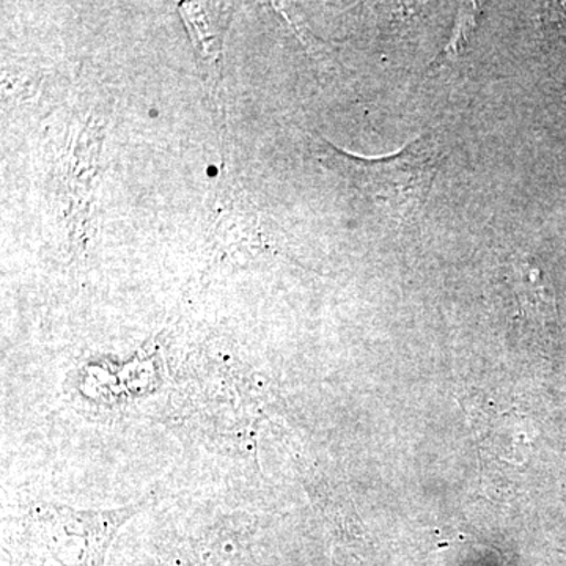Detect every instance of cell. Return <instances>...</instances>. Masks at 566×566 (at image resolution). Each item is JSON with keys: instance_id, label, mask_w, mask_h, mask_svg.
I'll list each match as a JSON object with an SVG mask.
<instances>
[{"instance_id": "6da1fadb", "label": "cell", "mask_w": 566, "mask_h": 566, "mask_svg": "<svg viewBox=\"0 0 566 566\" xmlns=\"http://www.w3.org/2000/svg\"><path fill=\"white\" fill-rule=\"evenodd\" d=\"M331 161L386 219L411 222L427 203L441 163V144L433 133L420 134L382 158H354L333 151Z\"/></svg>"}, {"instance_id": "7a4b0ae2", "label": "cell", "mask_w": 566, "mask_h": 566, "mask_svg": "<svg viewBox=\"0 0 566 566\" xmlns=\"http://www.w3.org/2000/svg\"><path fill=\"white\" fill-rule=\"evenodd\" d=\"M148 499L111 510H77L55 502H40L32 506L29 515L32 526L61 564L103 566L112 539L125 523L147 509Z\"/></svg>"}, {"instance_id": "3957f363", "label": "cell", "mask_w": 566, "mask_h": 566, "mask_svg": "<svg viewBox=\"0 0 566 566\" xmlns=\"http://www.w3.org/2000/svg\"><path fill=\"white\" fill-rule=\"evenodd\" d=\"M472 3L469 9L461 11L460 18L457 21L455 36H453L452 43L447 46L446 54L442 55L444 59H449V54H458L461 48L465 46V40H468L469 32L474 28L475 21V9H472Z\"/></svg>"}, {"instance_id": "277c9868", "label": "cell", "mask_w": 566, "mask_h": 566, "mask_svg": "<svg viewBox=\"0 0 566 566\" xmlns=\"http://www.w3.org/2000/svg\"><path fill=\"white\" fill-rule=\"evenodd\" d=\"M208 177H216L218 175V169H216V166H210L207 169Z\"/></svg>"}, {"instance_id": "5b68a950", "label": "cell", "mask_w": 566, "mask_h": 566, "mask_svg": "<svg viewBox=\"0 0 566 566\" xmlns=\"http://www.w3.org/2000/svg\"><path fill=\"white\" fill-rule=\"evenodd\" d=\"M150 115H151V117H156V115H158V112H156L155 109H151Z\"/></svg>"}]
</instances>
